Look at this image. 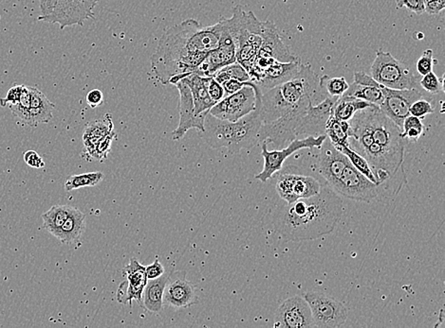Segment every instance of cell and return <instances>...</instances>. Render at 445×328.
Masks as SVG:
<instances>
[{
  "instance_id": "cell-24",
  "label": "cell",
  "mask_w": 445,
  "mask_h": 328,
  "mask_svg": "<svg viewBox=\"0 0 445 328\" xmlns=\"http://www.w3.org/2000/svg\"><path fill=\"white\" fill-rule=\"evenodd\" d=\"M169 274H165L161 277L147 281L143 293V305L141 308L149 313L158 314L163 310V294Z\"/></svg>"
},
{
  "instance_id": "cell-38",
  "label": "cell",
  "mask_w": 445,
  "mask_h": 328,
  "mask_svg": "<svg viewBox=\"0 0 445 328\" xmlns=\"http://www.w3.org/2000/svg\"><path fill=\"white\" fill-rule=\"evenodd\" d=\"M115 133L111 132L105 135L104 138L100 140V142L97 144L96 150H94L93 154H91V157L96 158L99 161H103L107 158L108 152L110 151L111 144H112L113 139L115 138Z\"/></svg>"
},
{
  "instance_id": "cell-25",
  "label": "cell",
  "mask_w": 445,
  "mask_h": 328,
  "mask_svg": "<svg viewBox=\"0 0 445 328\" xmlns=\"http://www.w3.org/2000/svg\"><path fill=\"white\" fill-rule=\"evenodd\" d=\"M112 130L113 122L110 115H105L104 119L88 124L85 128L84 135H83L86 152L91 157L100 140Z\"/></svg>"
},
{
  "instance_id": "cell-6",
  "label": "cell",
  "mask_w": 445,
  "mask_h": 328,
  "mask_svg": "<svg viewBox=\"0 0 445 328\" xmlns=\"http://www.w3.org/2000/svg\"><path fill=\"white\" fill-rule=\"evenodd\" d=\"M326 138V135L319 136L308 135L302 139L297 138L294 139L291 143H289L285 148L274 150V151H269L268 144H267L266 141H262L260 144L261 154H262L264 158V166L262 171L255 175V179L260 180L262 183L267 182L277 172L281 171L286 159H288L294 152L303 149L319 148Z\"/></svg>"
},
{
  "instance_id": "cell-31",
  "label": "cell",
  "mask_w": 445,
  "mask_h": 328,
  "mask_svg": "<svg viewBox=\"0 0 445 328\" xmlns=\"http://www.w3.org/2000/svg\"><path fill=\"white\" fill-rule=\"evenodd\" d=\"M104 179L103 172H88V174H83L79 175H71L67 178L65 183L66 191H72L79 190L82 188H88V186H96L98 185L101 181Z\"/></svg>"
},
{
  "instance_id": "cell-33",
  "label": "cell",
  "mask_w": 445,
  "mask_h": 328,
  "mask_svg": "<svg viewBox=\"0 0 445 328\" xmlns=\"http://www.w3.org/2000/svg\"><path fill=\"white\" fill-rule=\"evenodd\" d=\"M319 85L330 98H340L349 86L344 77L332 78L328 75L319 77Z\"/></svg>"
},
{
  "instance_id": "cell-18",
  "label": "cell",
  "mask_w": 445,
  "mask_h": 328,
  "mask_svg": "<svg viewBox=\"0 0 445 328\" xmlns=\"http://www.w3.org/2000/svg\"><path fill=\"white\" fill-rule=\"evenodd\" d=\"M175 86L180 93V122L179 126L172 133V138L173 140H180L189 130L197 129L202 133L204 130V119L195 115L193 98L188 85L183 80H180Z\"/></svg>"
},
{
  "instance_id": "cell-14",
  "label": "cell",
  "mask_w": 445,
  "mask_h": 328,
  "mask_svg": "<svg viewBox=\"0 0 445 328\" xmlns=\"http://www.w3.org/2000/svg\"><path fill=\"white\" fill-rule=\"evenodd\" d=\"M123 275L126 280L120 284L117 291V301L122 305H132V301L143 305V293L147 284L146 266L141 265L133 257L123 269Z\"/></svg>"
},
{
  "instance_id": "cell-41",
  "label": "cell",
  "mask_w": 445,
  "mask_h": 328,
  "mask_svg": "<svg viewBox=\"0 0 445 328\" xmlns=\"http://www.w3.org/2000/svg\"><path fill=\"white\" fill-rule=\"evenodd\" d=\"M208 94L210 99H212L214 104H218L225 97L224 89L221 83L216 82L213 77L210 78L209 83L207 85Z\"/></svg>"
},
{
  "instance_id": "cell-42",
  "label": "cell",
  "mask_w": 445,
  "mask_h": 328,
  "mask_svg": "<svg viewBox=\"0 0 445 328\" xmlns=\"http://www.w3.org/2000/svg\"><path fill=\"white\" fill-rule=\"evenodd\" d=\"M24 160L28 166L33 169H42L45 166L43 158L35 151H28L24 154Z\"/></svg>"
},
{
  "instance_id": "cell-9",
  "label": "cell",
  "mask_w": 445,
  "mask_h": 328,
  "mask_svg": "<svg viewBox=\"0 0 445 328\" xmlns=\"http://www.w3.org/2000/svg\"><path fill=\"white\" fill-rule=\"evenodd\" d=\"M277 182V191L280 198L287 202L299 199L310 198L321 191L323 183L311 175H303L294 171V169H281Z\"/></svg>"
},
{
  "instance_id": "cell-28",
  "label": "cell",
  "mask_w": 445,
  "mask_h": 328,
  "mask_svg": "<svg viewBox=\"0 0 445 328\" xmlns=\"http://www.w3.org/2000/svg\"><path fill=\"white\" fill-rule=\"evenodd\" d=\"M350 127L349 121H340L335 116H330L327 122L326 135L330 142L338 147L350 145L349 144Z\"/></svg>"
},
{
  "instance_id": "cell-10",
  "label": "cell",
  "mask_w": 445,
  "mask_h": 328,
  "mask_svg": "<svg viewBox=\"0 0 445 328\" xmlns=\"http://www.w3.org/2000/svg\"><path fill=\"white\" fill-rule=\"evenodd\" d=\"M257 105V91L255 83L246 82L236 93L224 97L221 102L214 105L209 114L221 121H236L248 115Z\"/></svg>"
},
{
  "instance_id": "cell-29",
  "label": "cell",
  "mask_w": 445,
  "mask_h": 328,
  "mask_svg": "<svg viewBox=\"0 0 445 328\" xmlns=\"http://www.w3.org/2000/svg\"><path fill=\"white\" fill-rule=\"evenodd\" d=\"M71 205H54L42 215L43 227L54 235L71 212Z\"/></svg>"
},
{
  "instance_id": "cell-2",
  "label": "cell",
  "mask_w": 445,
  "mask_h": 328,
  "mask_svg": "<svg viewBox=\"0 0 445 328\" xmlns=\"http://www.w3.org/2000/svg\"><path fill=\"white\" fill-rule=\"evenodd\" d=\"M343 210L340 195L324 182L317 195L277 208L272 221L275 231L286 241H313L332 233Z\"/></svg>"
},
{
  "instance_id": "cell-1",
  "label": "cell",
  "mask_w": 445,
  "mask_h": 328,
  "mask_svg": "<svg viewBox=\"0 0 445 328\" xmlns=\"http://www.w3.org/2000/svg\"><path fill=\"white\" fill-rule=\"evenodd\" d=\"M221 37L219 23L202 28L200 22L187 19L166 30L151 58L155 77L163 85H176L195 73L211 51L218 48Z\"/></svg>"
},
{
  "instance_id": "cell-8",
  "label": "cell",
  "mask_w": 445,
  "mask_h": 328,
  "mask_svg": "<svg viewBox=\"0 0 445 328\" xmlns=\"http://www.w3.org/2000/svg\"><path fill=\"white\" fill-rule=\"evenodd\" d=\"M303 297L311 308L314 327L337 328L346 322L347 308L338 300L316 291H308Z\"/></svg>"
},
{
  "instance_id": "cell-45",
  "label": "cell",
  "mask_w": 445,
  "mask_h": 328,
  "mask_svg": "<svg viewBox=\"0 0 445 328\" xmlns=\"http://www.w3.org/2000/svg\"><path fill=\"white\" fill-rule=\"evenodd\" d=\"M146 274L147 279H156V278L161 277V275L166 274L165 267L163 266V264L158 260H156L151 265L146 267Z\"/></svg>"
},
{
  "instance_id": "cell-13",
  "label": "cell",
  "mask_w": 445,
  "mask_h": 328,
  "mask_svg": "<svg viewBox=\"0 0 445 328\" xmlns=\"http://www.w3.org/2000/svg\"><path fill=\"white\" fill-rule=\"evenodd\" d=\"M382 90L385 99L380 110L402 129L403 121L410 116L411 104L422 99V94L417 88L396 90L382 86Z\"/></svg>"
},
{
  "instance_id": "cell-44",
  "label": "cell",
  "mask_w": 445,
  "mask_h": 328,
  "mask_svg": "<svg viewBox=\"0 0 445 328\" xmlns=\"http://www.w3.org/2000/svg\"><path fill=\"white\" fill-rule=\"evenodd\" d=\"M21 85H15L7 92L6 98L0 99V104L2 107H10V105H15L18 104L19 101V96H21Z\"/></svg>"
},
{
  "instance_id": "cell-32",
  "label": "cell",
  "mask_w": 445,
  "mask_h": 328,
  "mask_svg": "<svg viewBox=\"0 0 445 328\" xmlns=\"http://www.w3.org/2000/svg\"><path fill=\"white\" fill-rule=\"evenodd\" d=\"M213 78L216 82L221 83V85L222 83L225 82V80L230 79L238 80L239 82L242 83L250 82V80H251V77H250L248 71L238 62L224 66V68L219 69V71H216V73L213 75Z\"/></svg>"
},
{
  "instance_id": "cell-7",
  "label": "cell",
  "mask_w": 445,
  "mask_h": 328,
  "mask_svg": "<svg viewBox=\"0 0 445 328\" xmlns=\"http://www.w3.org/2000/svg\"><path fill=\"white\" fill-rule=\"evenodd\" d=\"M310 104L300 105L285 116L269 123H263L258 133V144L266 141L268 145L272 144L275 148H285L294 139L297 138V128Z\"/></svg>"
},
{
  "instance_id": "cell-12",
  "label": "cell",
  "mask_w": 445,
  "mask_h": 328,
  "mask_svg": "<svg viewBox=\"0 0 445 328\" xmlns=\"http://www.w3.org/2000/svg\"><path fill=\"white\" fill-rule=\"evenodd\" d=\"M349 160L333 145L329 138H326L316 157L314 168L321 179L333 188V186L340 179L344 169L349 165Z\"/></svg>"
},
{
  "instance_id": "cell-17",
  "label": "cell",
  "mask_w": 445,
  "mask_h": 328,
  "mask_svg": "<svg viewBox=\"0 0 445 328\" xmlns=\"http://www.w3.org/2000/svg\"><path fill=\"white\" fill-rule=\"evenodd\" d=\"M338 99L328 97L318 104H308L307 111L297 128V138L326 135L327 122L333 115V107Z\"/></svg>"
},
{
  "instance_id": "cell-34",
  "label": "cell",
  "mask_w": 445,
  "mask_h": 328,
  "mask_svg": "<svg viewBox=\"0 0 445 328\" xmlns=\"http://www.w3.org/2000/svg\"><path fill=\"white\" fill-rule=\"evenodd\" d=\"M424 126L422 119L414 116H408L403 122L402 135L405 139L417 142L424 133Z\"/></svg>"
},
{
  "instance_id": "cell-23",
  "label": "cell",
  "mask_w": 445,
  "mask_h": 328,
  "mask_svg": "<svg viewBox=\"0 0 445 328\" xmlns=\"http://www.w3.org/2000/svg\"><path fill=\"white\" fill-rule=\"evenodd\" d=\"M86 215L76 207H72L68 219L62 226L54 233L62 243L72 244L79 243L86 230Z\"/></svg>"
},
{
  "instance_id": "cell-36",
  "label": "cell",
  "mask_w": 445,
  "mask_h": 328,
  "mask_svg": "<svg viewBox=\"0 0 445 328\" xmlns=\"http://www.w3.org/2000/svg\"><path fill=\"white\" fill-rule=\"evenodd\" d=\"M420 83H421L422 89H424L428 93L434 94V95H438L444 90L442 80L433 71L424 75Z\"/></svg>"
},
{
  "instance_id": "cell-5",
  "label": "cell",
  "mask_w": 445,
  "mask_h": 328,
  "mask_svg": "<svg viewBox=\"0 0 445 328\" xmlns=\"http://www.w3.org/2000/svg\"><path fill=\"white\" fill-rule=\"evenodd\" d=\"M371 76L379 85L386 88L402 89L417 88L416 78L405 63L400 62L389 52L379 49L371 68Z\"/></svg>"
},
{
  "instance_id": "cell-3",
  "label": "cell",
  "mask_w": 445,
  "mask_h": 328,
  "mask_svg": "<svg viewBox=\"0 0 445 328\" xmlns=\"http://www.w3.org/2000/svg\"><path fill=\"white\" fill-rule=\"evenodd\" d=\"M257 105L248 115L236 121H221L208 113L205 116L204 130L200 133L207 145L213 149L228 150L230 154H238L258 144V133L263 124L261 116L262 89L255 85Z\"/></svg>"
},
{
  "instance_id": "cell-43",
  "label": "cell",
  "mask_w": 445,
  "mask_h": 328,
  "mask_svg": "<svg viewBox=\"0 0 445 328\" xmlns=\"http://www.w3.org/2000/svg\"><path fill=\"white\" fill-rule=\"evenodd\" d=\"M424 13L435 16L441 13L445 8V0H424Z\"/></svg>"
},
{
  "instance_id": "cell-39",
  "label": "cell",
  "mask_w": 445,
  "mask_h": 328,
  "mask_svg": "<svg viewBox=\"0 0 445 328\" xmlns=\"http://www.w3.org/2000/svg\"><path fill=\"white\" fill-rule=\"evenodd\" d=\"M433 112L432 104L422 98L414 102L410 108V115L417 116L419 119H424L425 116L430 115Z\"/></svg>"
},
{
  "instance_id": "cell-47",
  "label": "cell",
  "mask_w": 445,
  "mask_h": 328,
  "mask_svg": "<svg viewBox=\"0 0 445 328\" xmlns=\"http://www.w3.org/2000/svg\"><path fill=\"white\" fill-rule=\"evenodd\" d=\"M103 101H104V95H103L102 91L98 90V89H93V90L88 92L87 104L93 109L100 107L103 104Z\"/></svg>"
},
{
  "instance_id": "cell-21",
  "label": "cell",
  "mask_w": 445,
  "mask_h": 328,
  "mask_svg": "<svg viewBox=\"0 0 445 328\" xmlns=\"http://www.w3.org/2000/svg\"><path fill=\"white\" fill-rule=\"evenodd\" d=\"M211 77L200 76L199 74L192 73L183 78V82L190 88L192 98H193L195 115L200 119H205L211 108L215 105L208 94L207 85Z\"/></svg>"
},
{
  "instance_id": "cell-16",
  "label": "cell",
  "mask_w": 445,
  "mask_h": 328,
  "mask_svg": "<svg viewBox=\"0 0 445 328\" xmlns=\"http://www.w3.org/2000/svg\"><path fill=\"white\" fill-rule=\"evenodd\" d=\"M199 303L196 288L183 271L172 272L163 294V304L175 310H183Z\"/></svg>"
},
{
  "instance_id": "cell-46",
  "label": "cell",
  "mask_w": 445,
  "mask_h": 328,
  "mask_svg": "<svg viewBox=\"0 0 445 328\" xmlns=\"http://www.w3.org/2000/svg\"><path fill=\"white\" fill-rule=\"evenodd\" d=\"M221 85L224 89L225 97H226L241 90L245 85V83L239 82V80L235 79H230L225 80V82L221 83Z\"/></svg>"
},
{
  "instance_id": "cell-4",
  "label": "cell",
  "mask_w": 445,
  "mask_h": 328,
  "mask_svg": "<svg viewBox=\"0 0 445 328\" xmlns=\"http://www.w3.org/2000/svg\"><path fill=\"white\" fill-rule=\"evenodd\" d=\"M100 0H40L42 15L38 20L66 27L83 26L88 19H94L93 10Z\"/></svg>"
},
{
  "instance_id": "cell-37",
  "label": "cell",
  "mask_w": 445,
  "mask_h": 328,
  "mask_svg": "<svg viewBox=\"0 0 445 328\" xmlns=\"http://www.w3.org/2000/svg\"><path fill=\"white\" fill-rule=\"evenodd\" d=\"M438 61L433 58L432 49H425L416 63V71L421 76H424V75L433 71V66Z\"/></svg>"
},
{
  "instance_id": "cell-27",
  "label": "cell",
  "mask_w": 445,
  "mask_h": 328,
  "mask_svg": "<svg viewBox=\"0 0 445 328\" xmlns=\"http://www.w3.org/2000/svg\"><path fill=\"white\" fill-rule=\"evenodd\" d=\"M382 86L378 85H364L353 83L349 85L347 90L345 92L344 96L353 97V98L363 99L369 104L376 105L379 107L383 102V93Z\"/></svg>"
},
{
  "instance_id": "cell-22",
  "label": "cell",
  "mask_w": 445,
  "mask_h": 328,
  "mask_svg": "<svg viewBox=\"0 0 445 328\" xmlns=\"http://www.w3.org/2000/svg\"><path fill=\"white\" fill-rule=\"evenodd\" d=\"M30 104L26 125L36 127L40 123H48L52 119L55 105L35 87H30Z\"/></svg>"
},
{
  "instance_id": "cell-20",
  "label": "cell",
  "mask_w": 445,
  "mask_h": 328,
  "mask_svg": "<svg viewBox=\"0 0 445 328\" xmlns=\"http://www.w3.org/2000/svg\"><path fill=\"white\" fill-rule=\"evenodd\" d=\"M303 63L301 60L297 59L294 62L282 63L275 61L268 66L260 75V79L254 83L260 88L271 89L275 86L282 85L288 80L294 79L299 73Z\"/></svg>"
},
{
  "instance_id": "cell-15",
  "label": "cell",
  "mask_w": 445,
  "mask_h": 328,
  "mask_svg": "<svg viewBox=\"0 0 445 328\" xmlns=\"http://www.w3.org/2000/svg\"><path fill=\"white\" fill-rule=\"evenodd\" d=\"M274 327H314L311 308L304 297L296 296L285 300L275 313Z\"/></svg>"
},
{
  "instance_id": "cell-26",
  "label": "cell",
  "mask_w": 445,
  "mask_h": 328,
  "mask_svg": "<svg viewBox=\"0 0 445 328\" xmlns=\"http://www.w3.org/2000/svg\"><path fill=\"white\" fill-rule=\"evenodd\" d=\"M371 107H374V104L363 99L343 95L336 101L333 107V116L340 121H349L359 111Z\"/></svg>"
},
{
  "instance_id": "cell-35",
  "label": "cell",
  "mask_w": 445,
  "mask_h": 328,
  "mask_svg": "<svg viewBox=\"0 0 445 328\" xmlns=\"http://www.w3.org/2000/svg\"><path fill=\"white\" fill-rule=\"evenodd\" d=\"M30 104V86L21 85V96H19V101L18 104L15 105H10L9 108L11 111H12L13 115L21 119L24 124L27 123Z\"/></svg>"
},
{
  "instance_id": "cell-19",
  "label": "cell",
  "mask_w": 445,
  "mask_h": 328,
  "mask_svg": "<svg viewBox=\"0 0 445 328\" xmlns=\"http://www.w3.org/2000/svg\"><path fill=\"white\" fill-rule=\"evenodd\" d=\"M262 44L257 56L270 57L278 62L290 63L299 59L291 54L290 49L281 39L280 33L274 23L262 22Z\"/></svg>"
},
{
  "instance_id": "cell-30",
  "label": "cell",
  "mask_w": 445,
  "mask_h": 328,
  "mask_svg": "<svg viewBox=\"0 0 445 328\" xmlns=\"http://www.w3.org/2000/svg\"><path fill=\"white\" fill-rule=\"evenodd\" d=\"M339 151L344 154L347 157V159L349 160V162L352 163V165L354 166L358 171H360L364 176L368 178L369 180H371L372 183H376V185L380 186L379 183L375 177L374 171H371V166L368 161H366V158L363 157L361 154H359L358 152H356L355 150H353L350 145H345L338 147Z\"/></svg>"
},
{
  "instance_id": "cell-11",
  "label": "cell",
  "mask_w": 445,
  "mask_h": 328,
  "mask_svg": "<svg viewBox=\"0 0 445 328\" xmlns=\"http://www.w3.org/2000/svg\"><path fill=\"white\" fill-rule=\"evenodd\" d=\"M333 190L345 198L359 202H369L380 195L379 186L364 176L350 162Z\"/></svg>"
},
{
  "instance_id": "cell-40",
  "label": "cell",
  "mask_w": 445,
  "mask_h": 328,
  "mask_svg": "<svg viewBox=\"0 0 445 328\" xmlns=\"http://www.w3.org/2000/svg\"><path fill=\"white\" fill-rule=\"evenodd\" d=\"M398 9L407 8L410 12L416 15H422L424 13V0H396Z\"/></svg>"
}]
</instances>
